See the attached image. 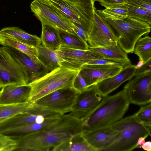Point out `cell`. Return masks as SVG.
<instances>
[{"instance_id": "ffe728a7", "label": "cell", "mask_w": 151, "mask_h": 151, "mask_svg": "<svg viewBox=\"0 0 151 151\" xmlns=\"http://www.w3.org/2000/svg\"><path fill=\"white\" fill-rule=\"evenodd\" d=\"M89 48L101 55L104 59L121 63L125 65L132 64L127 53L122 49L118 43L114 46Z\"/></svg>"}, {"instance_id": "5b68a950", "label": "cell", "mask_w": 151, "mask_h": 151, "mask_svg": "<svg viewBox=\"0 0 151 151\" xmlns=\"http://www.w3.org/2000/svg\"><path fill=\"white\" fill-rule=\"evenodd\" d=\"M105 19L116 32L118 43L127 53H133L137 40L150 32L151 26L129 17L120 20Z\"/></svg>"}, {"instance_id": "8d00e7d4", "label": "cell", "mask_w": 151, "mask_h": 151, "mask_svg": "<svg viewBox=\"0 0 151 151\" xmlns=\"http://www.w3.org/2000/svg\"><path fill=\"white\" fill-rule=\"evenodd\" d=\"M151 71V58L144 62L139 68L136 69L134 76H139Z\"/></svg>"}, {"instance_id": "1f68e13d", "label": "cell", "mask_w": 151, "mask_h": 151, "mask_svg": "<svg viewBox=\"0 0 151 151\" xmlns=\"http://www.w3.org/2000/svg\"><path fill=\"white\" fill-rule=\"evenodd\" d=\"M17 145V140L0 132V151H14Z\"/></svg>"}, {"instance_id": "30bf717a", "label": "cell", "mask_w": 151, "mask_h": 151, "mask_svg": "<svg viewBox=\"0 0 151 151\" xmlns=\"http://www.w3.org/2000/svg\"><path fill=\"white\" fill-rule=\"evenodd\" d=\"M87 42L89 47H94L114 46L118 43L113 29L105 18L96 11Z\"/></svg>"}, {"instance_id": "ab89813d", "label": "cell", "mask_w": 151, "mask_h": 151, "mask_svg": "<svg viewBox=\"0 0 151 151\" xmlns=\"http://www.w3.org/2000/svg\"><path fill=\"white\" fill-rule=\"evenodd\" d=\"M141 147L144 150L147 151H151V142L147 141L145 142L142 145Z\"/></svg>"}, {"instance_id": "cb8c5ba5", "label": "cell", "mask_w": 151, "mask_h": 151, "mask_svg": "<svg viewBox=\"0 0 151 151\" xmlns=\"http://www.w3.org/2000/svg\"><path fill=\"white\" fill-rule=\"evenodd\" d=\"M54 151H96L82 133L76 134L57 147Z\"/></svg>"}, {"instance_id": "b9f144b4", "label": "cell", "mask_w": 151, "mask_h": 151, "mask_svg": "<svg viewBox=\"0 0 151 151\" xmlns=\"http://www.w3.org/2000/svg\"><path fill=\"white\" fill-rule=\"evenodd\" d=\"M34 1L46 4H51L50 0H34Z\"/></svg>"}, {"instance_id": "f546056e", "label": "cell", "mask_w": 151, "mask_h": 151, "mask_svg": "<svg viewBox=\"0 0 151 151\" xmlns=\"http://www.w3.org/2000/svg\"><path fill=\"white\" fill-rule=\"evenodd\" d=\"M96 11L105 18L113 20H120L128 17L127 8L125 3L110 6L103 10H96Z\"/></svg>"}, {"instance_id": "6da1fadb", "label": "cell", "mask_w": 151, "mask_h": 151, "mask_svg": "<svg viewBox=\"0 0 151 151\" xmlns=\"http://www.w3.org/2000/svg\"><path fill=\"white\" fill-rule=\"evenodd\" d=\"M82 120L71 114L62 115L55 122L36 132L12 138L17 141L14 151H54L59 145L82 132Z\"/></svg>"}, {"instance_id": "ac0fdd59", "label": "cell", "mask_w": 151, "mask_h": 151, "mask_svg": "<svg viewBox=\"0 0 151 151\" xmlns=\"http://www.w3.org/2000/svg\"><path fill=\"white\" fill-rule=\"evenodd\" d=\"M31 88L29 83L8 85L2 87L0 104H18L29 102Z\"/></svg>"}, {"instance_id": "60d3db41", "label": "cell", "mask_w": 151, "mask_h": 151, "mask_svg": "<svg viewBox=\"0 0 151 151\" xmlns=\"http://www.w3.org/2000/svg\"><path fill=\"white\" fill-rule=\"evenodd\" d=\"M145 138L143 137H140L138 139L137 148H141L142 145L145 142Z\"/></svg>"}, {"instance_id": "9a60e30c", "label": "cell", "mask_w": 151, "mask_h": 151, "mask_svg": "<svg viewBox=\"0 0 151 151\" xmlns=\"http://www.w3.org/2000/svg\"><path fill=\"white\" fill-rule=\"evenodd\" d=\"M124 66L86 64L81 67L79 73L89 87L102 80L116 75Z\"/></svg>"}, {"instance_id": "2e32d148", "label": "cell", "mask_w": 151, "mask_h": 151, "mask_svg": "<svg viewBox=\"0 0 151 151\" xmlns=\"http://www.w3.org/2000/svg\"><path fill=\"white\" fill-rule=\"evenodd\" d=\"M120 133L119 132L108 126L96 128L82 134L96 151H103L116 140Z\"/></svg>"}, {"instance_id": "9c48e42d", "label": "cell", "mask_w": 151, "mask_h": 151, "mask_svg": "<svg viewBox=\"0 0 151 151\" xmlns=\"http://www.w3.org/2000/svg\"><path fill=\"white\" fill-rule=\"evenodd\" d=\"M79 92L73 87L60 89L33 102L61 114L70 112Z\"/></svg>"}, {"instance_id": "3957f363", "label": "cell", "mask_w": 151, "mask_h": 151, "mask_svg": "<svg viewBox=\"0 0 151 151\" xmlns=\"http://www.w3.org/2000/svg\"><path fill=\"white\" fill-rule=\"evenodd\" d=\"M120 132L116 140L103 151H130L137 147L138 139L151 136V126L138 120L134 114L121 119L110 126Z\"/></svg>"}, {"instance_id": "7402d4cb", "label": "cell", "mask_w": 151, "mask_h": 151, "mask_svg": "<svg viewBox=\"0 0 151 151\" xmlns=\"http://www.w3.org/2000/svg\"><path fill=\"white\" fill-rule=\"evenodd\" d=\"M0 36L12 37L35 47L41 43L40 38L28 33L17 27H6L0 30Z\"/></svg>"}, {"instance_id": "484cf974", "label": "cell", "mask_w": 151, "mask_h": 151, "mask_svg": "<svg viewBox=\"0 0 151 151\" xmlns=\"http://www.w3.org/2000/svg\"><path fill=\"white\" fill-rule=\"evenodd\" d=\"M40 61L50 72L60 66L57 50H53L42 44L36 47Z\"/></svg>"}, {"instance_id": "603a6c76", "label": "cell", "mask_w": 151, "mask_h": 151, "mask_svg": "<svg viewBox=\"0 0 151 151\" xmlns=\"http://www.w3.org/2000/svg\"><path fill=\"white\" fill-rule=\"evenodd\" d=\"M0 45L14 48L27 55L34 62H40L38 58L36 47L10 37L0 36Z\"/></svg>"}, {"instance_id": "7bdbcfd3", "label": "cell", "mask_w": 151, "mask_h": 151, "mask_svg": "<svg viewBox=\"0 0 151 151\" xmlns=\"http://www.w3.org/2000/svg\"><path fill=\"white\" fill-rule=\"evenodd\" d=\"M144 63V61L143 60H139L137 65H136V69H138Z\"/></svg>"}, {"instance_id": "f35d334b", "label": "cell", "mask_w": 151, "mask_h": 151, "mask_svg": "<svg viewBox=\"0 0 151 151\" xmlns=\"http://www.w3.org/2000/svg\"><path fill=\"white\" fill-rule=\"evenodd\" d=\"M87 64H97L104 65H107L122 66H125L126 65L124 64L121 63L117 62L112 60L105 59H101L97 60H96L93 61L89 62V63Z\"/></svg>"}, {"instance_id": "f6af8a7d", "label": "cell", "mask_w": 151, "mask_h": 151, "mask_svg": "<svg viewBox=\"0 0 151 151\" xmlns=\"http://www.w3.org/2000/svg\"></svg>"}, {"instance_id": "e575fe53", "label": "cell", "mask_w": 151, "mask_h": 151, "mask_svg": "<svg viewBox=\"0 0 151 151\" xmlns=\"http://www.w3.org/2000/svg\"><path fill=\"white\" fill-rule=\"evenodd\" d=\"M71 25V28L74 33L87 42L88 34L85 29L78 24L72 21Z\"/></svg>"}, {"instance_id": "7a4b0ae2", "label": "cell", "mask_w": 151, "mask_h": 151, "mask_svg": "<svg viewBox=\"0 0 151 151\" xmlns=\"http://www.w3.org/2000/svg\"><path fill=\"white\" fill-rule=\"evenodd\" d=\"M129 104L124 89L114 95L104 96L100 103L82 119V133L110 126L120 120Z\"/></svg>"}, {"instance_id": "83f0119b", "label": "cell", "mask_w": 151, "mask_h": 151, "mask_svg": "<svg viewBox=\"0 0 151 151\" xmlns=\"http://www.w3.org/2000/svg\"><path fill=\"white\" fill-rule=\"evenodd\" d=\"M61 41V47L82 50H89L87 42L75 34L58 30Z\"/></svg>"}, {"instance_id": "e0dca14e", "label": "cell", "mask_w": 151, "mask_h": 151, "mask_svg": "<svg viewBox=\"0 0 151 151\" xmlns=\"http://www.w3.org/2000/svg\"><path fill=\"white\" fill-rule=\"evenodd\" d=\"M136 70L135 65L131 64L126 65L116 75L97 83L96 84L97 90L103 96H108L123 83L132 79L134 76Z\"/></svg>"}, {"instance_id": "5bb4252c", "label": "cell", "mask_w": 151, "mask_h": 151, "mask_svg": "<svg viewBox=\"0 0 151 151\" xmlns=\"http://www.w3.org/2000/svg\"><path fill=\"white\" fill-rule=\"evenodd\" d=\"M104 97L96 84L90 86L79 92L70 113L82 119L100 103Z\"/></svg>"}, {"instance_id": "277c9868", "label": "cell", "mask_w": 151, "mask_h": 151, "mask_svg": "<svg viewBox=\"0 0 151 151\" xmlns=\"http://www.w3.org/2000/svg\"><path fill=\"white\" fill-rule=\"evenodd\" d=\"M79 71L59 66L29 83L32 88L29 101L34 102L57 90L73 87V81Z\"/></svg>"}, {"instance_id": "ee69618b", "label": "cell", "mask_w": 151, "mask_h": 151, "mask_svg": "<svg viewBox=\"0 0 151 151\" xmlns=\"http://www.w3.org/2000/svg\"><path fill=\"white\" fill-rule=\"evenodd\" d=\"M0 88V93H1V90H0V88Z\"/></svg>"}, {"instance_id": "8fae6325", "label": "cell", "mask_w": 151, "mask_h": 151, "mask_svg": "<svg viewBox=\"0 0 151 151\" xmlns=\"http://www.w3.org/2000/svg\"><path fill=\"white\" fill-rule=\"evenodd\" d=\"M134 76L124 87L129 103L138 105L151 103V71Z\"/></svg>"}, {"instance_id": "4fadbf2b", "label": "cell", "mask_w": 151, "mask_h": 151, "mask_svg": "<svg viewBox=\"0 0 151 151\" xmlns=\"http://www.w3.org/2000/svg\"><path fill=\"white\" fill-rule=\"evenodd\" d=\"M51 110L35 104L27 111L19 114L0 124V132L28 124L41 122L52 117Z\"/></svg>"}, {"instance_id": "d6986e66", "label": "cell", "mask_w": 151, "mask_h": 151, "mask_svg": "<svg viewBox=\"0 0 151 151\" xmlns=\"http://www.w3.org/2000/svg\"><path fill=\"white\" fill-rule=\"evenodd\" d=\"M5 47L25 69L28 76L29 83L40 78L49 72L40 62H35L27 55L19 50L11 47Z\"/></svg>"}, {"instance_id": "74e56055", "label": "cell", "mask_w": 151, "mask_h": 151, "mask_svg": "<svg viewBox=\"0 0 151 151\" xmlns=\"http://www.w3.org/2000/svg\"><path fill=\"white\" fill-rule=\"evenodd\" d=\"M94 2L98 1L99 4L105 8L118 5L123 4L125 0H93Z\"/></svg>"}, {"instance_id": "4316f807", "label": "cell", "mask_w": 151, "mask_h": 151, "mask_svg": "<svg viewBox=\"0 0 151 151\" xmlns=\"http://www.w3.org/2000/svg\"><path fill=\"white\" fill-rule=\"evenodd\" d=\"M33 104L30 101L18 104H0V124L17 114L28 111Z\"/></svg>"}, {"instance_id": "44dd1931", "label": "cell", "mask_w": 151, "mask_h": 151, "mask_svg": "<svg viewBox=\"0 0 151 151\" xmlns=\"http://www.w3.org/2000/svg\"><path fill=\"white\" fill-rule=\"evenodd\" d=\"M61 115L47 119L41 122H34L23 125L8 130L2 133L11 137L27 134L39 130L55 122L59 119Z\"/></svg>"}, {"instance_id": "52a82bcc", "label": "cell", "mask_w": 151, "mask_h": 151, "mask_svg": "<svg viewBox=\"0 0 151 151\" xmlns=\"http://www.w3.org/2000/svg\"><path fill=\"white\" fill-rule=\"evenodd\" d=\"M29 83L28 76L23 66L7 50L0 47V87Z\"/></svg>"}, {"instance_id": "ba28073f", "label": "cell", "mask_w": 151, "mask_h": 151, "mask_svg": "<svg viewBox=\"0 0 151 151\" xmlns=\"http://www.w3.org/2000/svg\"><path fill=\"white\" fill-rule=\"evenodd\" d=\"M30 6L31 11L40 20L42 26L48 25L58 30L75 34L70 19L51 3L48 4L33 1Z\"/></svg>"}, {"instance_id": "836d02e7", "label": "cell", "mask_w": 151, "mask_h": 151, "mask_svg": "<svg viewBox=\"0 0 151 151\" xmlns=\"http://www.w3.org/2000/svg\"><path fill=\"white\" fill-rule=\"evenodd\" d=\"M125 3L151 12V0H125Z\"/></svg>"}, {"instance_id": "7c38bea8", "label": "cell", "mask_w": 151, "mask_h": 151, "mask_svg": "<svg viewBox=\"0 0 151 151\" xmlns=\"http://www.w3.org/2000/svg\"><path fill=\"white\" fill-rule=\"evenodd\" d=\"M57 50L60 66L79 70L83 65L90 62L104 59L101 55L91 50H82L60 47Z\"/></svg>"}, {"instance_id": "4dcf8cb0", "label": "cell", "mask_w": 151, "mask_h": 151, "mask_svg": "<svg viewBox=\"0 0 151 151\" xmlns=\"http://www.w3.org/2000/svg\"><path fill=\"white\" fill-rule=\"evenodd\" d=\"M125 4L127 8L128 17L144 22L151 26V12Z\"/></svg>"}, {"instance_id": "d4e9b609", "label": "cell", "mask_w": 151, "mask_h": 151, "mask_svg": "<svg viewBox=\"0 0 151 151\" xmlns=\"http://www.w3.org/2000/svg\"><path fill=\"white\" fill-rule=\"evenodd\" d=\"M41 39L42 44L45 47L57 50L61 46V39L58 30L48 25L42 26Z\"/></svg>"}, {"instance_id": "d6a6232c", "label": "cell", "mask_w": 151, "mask_h": 151, "mask_svg": "<svg viewBox=\"0 0 151 151\" xmlns=\"http://www.w3.org/2000/svg\"><path fill=\"white\" fill-rule=\"evenodd\" d=\"M151 103L141 107L140 109L134 114L136 118L142 123L151 126Z\"/></svg>"}, {"instance_id": "f1b7e54d", "label": "cell", "mask_w": 151, "mask_h": 151, "mask_svg": "<svg viewBox=\"0 0 151 151\" xmlns=\"http://www.w3.org/2000/svg\"><path fill=\"white\" fill-rule=\"evenodd\" d=\"M133 52L144 62L151 58V38L148 36L139 38L136 43Z\"/></svg>"}, {"instance_id": "d590c367", "label": "cell", "mask_w": 151, "mask_h": 151, "mask_svg": "<svg viewBox=\"0 0 151 151\" xmlns=\"http://www.w3.org/2000/svg\"><path fill=\"white\" fill-rule=\"evenodd\" d=\"M88 87L85 81L79 73L73 81V88L78 92L82 91Z\"/></svg>"}, {"instance_id": "8992f818", "label": "cell", "mask_w": 151, "mask_h": 151, "mask_svg": "<svg viewBox=\"0 0 151 151\" xmlns=\"http://www.w3.org/2000/svg\"><path fill=\"white\" fill-rule=\"evenodd\" d=\"M70 20L81 26L88 34L96 9L93 0H50Z\"/></svg>"}]
</instances>
